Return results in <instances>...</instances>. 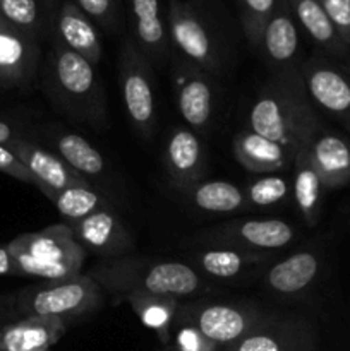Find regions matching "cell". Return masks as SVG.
Returning <instances> with one entry per match:
<instances>
[{
	"instance_id": "obj_35",
	"label": "cell",
	"mask_w": 350,
	"mask_h": 351,
	"mask_svg": "<svg viewBox=\"0 0 350 351\" xmlns=\"http://www.w3.org/2000/svg\"><path fill=\"white\" fill-rule=\"evenodd\" d=\"M0 171L9 175V177L16 178V180L24 182V184L34 185V187L40 191V180H38V178L24 167L23 161H21L9 147L3 146V144H0Z\"/></svg>"
},
{
	"instance_id": "obj_13",
	"label": "cell",
	"mask_w": 350,
	"mask_h": 351,
	"mask_svg": "<svg viewBox=\"0 0 350 351\" xmlns=\"http://www.w3.org/2000/svg\"><path fill=\"white\" fill-rule=\"evenodd\" d=\"M132 27V40L144 57L156 65L167 64L174 55L168 36L167 14L160 0H124Z\"/></svg>"
},
{
	"instance_id": "obj_6",
	"label": "cell",
	"mask_w": 350,
	"mask_h": 351,
	"mask_svg": "<svg viewBox=\"0 0 350 351\" xmlns=\"http://www.w3.org/2000/svg\"><path fill=\"white\" fill-rule=\"evenodd\" d=\"M167 26L174 53L206 74L218 71V38L213 33L201 0H170L167 7Z\"/></svg>"
},
{
	"instance_id": "obj_36",
	"label": "cell",
	"mask_w": 350,
	"mask_h": 351,
	"mask_svg": "<svg viewBox=\"0 0 350 351\" xmlns=\"http://www.w3.org/2000/svg\"><path fill=\"white\" fill-rule=\"evenodd\" d=\"M319 2L342 40L350 48V0H319Z\"/></svg>"
},
{
	"instance_id": "obj_15",
	"label": "cell",
	"mask_w": 350,
	"mask_h": 351,
	"mask_svg": "<svg viewBox=\"0 0 350 351\" xmlns=\"http://www.w3.org/2000/svg\"><path fill=\"white\" fill-rule=\"evenodd\" d=\"M163 167L177 191L185 192L201 182L206 160L198 134L187 127H174L165 139Z\"/></svg>"
},
{
	"instance_id": "obj_42",
	"label": "cell",
	"mask_w": 350,
	"mask_h": 351,
	"mask_svg": "<svg viewBox=\"0 0 350 351\" xmlns=\"http://www.w3.org/2000/svg\"><path fill=\"white\" fill-rule=\"evenodd\" d=\"M0 88H3V86H2V81H0Z\"/></svg>"
},
{
	"instance_id": "obj_24",
	"label": "cell",
	"mask_w": 350,
	"mask_h": 351,
	"mask_svg": "<svg viewBox=\"0 0 350 351\" xmlns=\"http://www.w3.org/2000/svg\"><path fill=\"white\" fill-rule=\"evenodd\" d=\"M295 21L304 27L312 41L323 50V53L335 60L343 62L350 53V48L333 26L331 19L323 9L319 0H288Z\"/></svg>"
},
{
	"instance_id": "obj_41",
	"label": "cell",
	"mask_w": 350,
	"mask_h": 351,
	"mask_svg": "<svg viewBox=\"0 0 350 351\" xmlns=\"http://www.w3.org/2000/svg\"><path fill=\"white\" fill-rule=\"evenodd\" d=\"M161 351H174V348H172L170 345H167V346H163V350H161Z\"/></svg>"
},
{
	"instance_id": "obj_11",
	"label": "cell",
	"mask_w": 350,
	"mask_h": 351,
	"mask_svg": "<svg viewBox=\"0 0 350 351\" xmlns=\"http://www.w3.org/2000/svg\"><path fill=\"white\" fill-rule=\"evenodd\" d=\"M201 239L213 247H235L268 252L290 245L295 239V228L277 218L235 219L208 230Z\"/></svg>"
},
{
	"instance_id": "obj_3",
	"label": "cell",
	"mask_w": 350,
	"mask_h": 351,
	"mask_svg": "<svg viewBox=\"0 0 350 351\" xmlns=\"http://www.w3.org/2000/svg\"><path fill=\"white\" fill-rule=\"evenodd\" d=\"M43 81L48 98L65 115L95 127L106 125V98L95 65L57 40H51Z\"/></svg>"
},
{
	"instance_id": "obj_27",
	"label": "cell",
	"mask_w": 350,
	"mask_h": 351,
	"mask_svg": "<svg viewBox=\"0 0 350 351\" xmlns=\"http://www.w3.org/2000/svg\"><path fill=\"white\" fill-rule=\"evenodd\" d=\"M134 311L146 328L156 332L163 346L170 345L172 328L180 308V300L174 297H156V295H130L122 300Z\"/></svg>"
},
{
	"instance_id": "obj_26",
	"label": "cell",
	"mask_w": 350,
	"mask_h": 351,
	"mask_svg": "<svg viewBox=\"0 0 350 351\" xmlns=\"http://www.w3.org/2000/svg\"><path fill=\"white\" fill-rule=\"evenodd\" d=\"M58 0H0V16L17 29L40 40L51 33Z\"/></svg>"
},
{
	"instance_id": "obj_10",
	"label": "cell",
	"mask_w": 350,
	"mask_h": 351,
	"mask_svg": "<svg viewBox=\"0 0 350 351\" xmlns=\"http://www.w3.org/2000/svg\"><path fill=\"white\" fill-rule=\"evenodd\" d=\"M172 82L177 110L187 129L196 134L208 132L215 110V91L209 74L177 55L172 65Z\"/></svg>"
},
{
	"instance_id": "obj_22",
	"label": "cell",
	"mask_w": 350,
	"mask_h": 351,
	"mask_svg": "<svg viewBox=\"0 0 350 351\" xmlns=\"http://www.w3.org/2000/svg\"><path fill=\"white\" fill-rule=\"evenodd\" d=\"M273 259L270 252L263 250H244L235 247H209L199 250L191 257L192 267L198 273L216 280H232L250 267L261 266Z\"/></svg>"
},
{
	"instance_id": "obj_18",
	"label": "cell",
	"mask_w": 350,
	"mask_h": 351,
	"mask_svg": "<svg viewBox=\"0 0 350 351\" xmlns=\"http://www.w3.org/2000/svg\"><path fill=\"white\" fill-rule=\"evenodd\" d=\"M7 147L40 180V192L43 189L64 191V189L75 187V185H89V182L81 173H78L74 168L69 167L60 156L23 139V137L12 139L7 144Z\"/></svg>"
},
{
	"instance_id": "obj_20",
	"label": "cell",
	"mask_w": 350,
	"mask_h": 351,
	"mask_svg": "<svg viewBox=\"0 0 350 351\" xmlns=\"http://www.w3.org/2000/svg\"><path fill=\"white\" fill-rule=\"evenodd\" d=\"M69 322L57 317H24L0 326V351H41L65 335Z\"/></svg>"
},
{
	"instance_id": "obj_8",
	"label": "cell",
	"mask_w": 350,
	"mask_h": 351,
	"mask_svg": "<svg viewBox=\"0 0 350 351\" xmlns=\"http://www.w3.org/2000/svg\"><path fill=\"white\" fill-rule=\"evenodd\" d=\"M263 317V312L246 304L198 300L180 304L175 321L189 324L220 350H225L242 339Z\"/></svg>"
},
{
	"instance_id": "obj_44",
	"label": "cell",
	"mask_w": 350,
	"mask_h": 351,
	"mask_svg": "<svg viewBox=\"0 0 350 351\" xmlns=\"http://www.w3.org/2000/svg\"><path fill=\"white\" fill-rule=\"evenodd\" d=\"M222 351H223V350H222Z\"/></svg>"
},
{
	"instance_id": "obj_14",
	"label": "cell",
	"mask_w": 350,
	"mask_h": 351,
	"mask_svg": "<svg viewBox=\"0 0 350 351\" xmlns=\"http://www.w3.org/2000/svg\"><path fill=\"white\" fill-rule=\"evenodd\" d=\"M40 60V40L0 16V81L3 88L27 86Z\"/></svg>"
},
{
	"instance_id": "obj_23",
	"label": "cell",
	"mask_w": 350,
	"mask_h": 351,
	"mask_svg": "<svg viewBox=\"0 0 350 351\" xmlns=\"http://www.w3.org/2000/svg\"><path fill=\"white\" fill-rule=\"evenodd\" d=\"M319 256L312 250H301L285 257L266 271L264 285L280 297H295L312 285L319 274Z\"/></svg>"
},
{
	"instance_id": "obj_31",
	"label": "cell",
	"mask_w": 350,
	"mask_h": 351,
	"mask_svg": "<svg viewBox=\"0 0 350 351\" xmlns=\"http://www.w3.org/2000/svg\"><path fill=\"white\" fill-rule=\"evenodd\" d=\"M244 36L254 50L259 48L264 26L273 16L278 0H235Z\"/></svg>"
},
{
	"instance_id": "obj_17",
	"label": "cell",
	"mask_w": 350,
	"mask_h": 351,
	"mask_svg": "<svg viewBox=\"0 0 350 351\" xmlns=\"http://www.w3.org/2000/svg\"><path fill=\"white\" fill-rule=\"evenodd\" d=\"M51 40L84 57L89 64H100L103 55L102 38L96 24L72 0H62L55 12Z\"/></svg>"
},
{
	"instance_id": "obj_32",
	"label": "cell",
	"mask_w": 350,
	"mask_h": 351,
	"mask_svg": "<svg viewBox=\"0 0 350 351\" xmlns=\"http://www.w3.org/2000/svg\"><path fill=\"white\" fill-rule=\"evenodd\" d=\"M292 192V180L287 175L266 173L254 180L246 189V199L249 208H270L283 201Z\"/></svg>"
},
{
	"instance_id": "obj_12",
	"label": "cell",
	"mask_w": 350,
	"mask_h": 351,
	"mask_svg": "<svg viewBox=\"0 0 350 351\" xmlns=\"http://www.w3.org/2000/svg\"><path fill=\"white\" fill-rule=\"evenodd\" d=\"M65 225L72 230L74 239L86 252L95 254L103 261L129 256L136 247L132 233L110 208Z\"/></svg>"
},
{
	"instance_id": "obj_34",
	"label": "cell",
	"mask_w": 350,
	"mask_h": 351,
	"mask_svg": "<svg viewBox=\"0 0 350 351\" xmlns=\"http://www.w3.org/2000/svg\"><path fill=\"white\" fill-rule=\"evenodd\" d=\"M170 346L174 351H222L216 345L199 335L194 328L184 322H174Z\"/></svg>"
},
{
	"instance_id": "obj_40",
	"label": "cell",
	"mask_w": 350,
	"mask_h": 351,
	"mask_svg": "<svg viewBox=\"0 0 350 351\" xmlns=\"http://www.w3.org/2000/svg\"><path fill=\"white\" fill-rule=\"evenodd\" d=\"M343 65H345V71L349 72V75H350V53H349V57H347L345 60H343Z\"/></svg>"
},
{
	"instance_id": "obj_43",
	"label": "cell",
	"mask_w": 350,
	"mask_h": 351,
	"mask_svg": "<svg viewBox=\"0 0 350 351\" xmlns=\"http://www.w3.org/2000/svg\"><path fill=\"white\" fill-rule=\"evenodd\" d=\"M41 351H48V350H41Z\"/></svg>"
},
{
	"instance_id": "obj_2",
	"label": "cell",
	"mask_w": 350,
	"mask_h": 351,
	"mask_svg": "<svg viewBox=\"0 0 350 351\" xmlns=\"http://www.w3.org/2000/svg\"><path fill=\"white\" fill-rule=\"evenodd\" d=\"M88 274L103 293L108 295L112 305L122 304L130 295H156L180 300L205 288L201 274L189 264L143 256L102 261Z\"/></svg>"
},
{
	"instance_id": "obj_39",
	"label": "cell",
	"mask_w": 350,
	"mask_h": 351,
	"mask_svg": "<svg viewBox=\"0 0 350 351\" xmlns=\"http://www.w3.org/2000/svg\"><path fill=\"white\" fill-rule=\"evenodd\" d=\"M16 137H19L16 134V130H14L7 122L0 120V144L7 146V144H9L12 139H16Z\"/></svg>"
},
{
	"instance_id": "obj_16",
	"label": "cell",
	"mask_w": 350,
	"mask_h": 351,
	"mask_svg": "<svg viewBox=\"0 0 350 351\" xmlns=\"http://www.w3.org/2000/svg\"><path fill=\"white\" fill-rule=\"evenodd\" d=\"M257 51H261L273 74L299 67L295 64L299 51V29L288 0H278L273 16L261 34Z\"/></svg>"
},
{
	"instance_id": "obj_30",
	"label": "cell",
	"mask_w": 350,
	"mask_h": 351,
	"mask_svg": "<svg viewBox=\"0 0 350 351\" xmlns=\"http://www.w3.org/2000/svg\"><path fill=\"white\" fill-rule=\"evenodd\" d=\"M41 194L54 202L65 223L79 221V219L86 218V216L93 215L100 209L108 208L102 201V197L93 191L91 185H75V187H67L64 191L43 189Z\"/></svg>"
},
{
	"instance_id": "obj_21",
	"label": "cell",
	"mask_w": 350,
	"mask_h": 351,
	"mask_svg": "<svg viewBox=\"0 0 350 351\" xmlns=\"http://www.w3.org/2000/svg\"><path fill=\"white\" fill-rule=\"evenodd\" d=\"M311 160L326 191L350 182V139L335 132L319 130L309 144Z\"/></svg>"
},
{
	"instance_id": "obj_37",
	"label": "cell",
	"mask_w": 350,
	"mask_h": 351,
	"mask_svg": "<svg viewBox=\"0 0 350 351\" xmlns=\"http://www.w3.org/2000/svg\"><path fill=\"white\" fill-rule=\"evenodd\" d=\"M280 351H316V335L309 322L302 321L295 335Z\"/></svg>"
},
{
	"instance_id": "obj_9",
	"label": "cell",
	"mask_w": 350,
	"mask_h": 351,
	"mask_svg": "<svg viewBox=\"0 0 350 351\" xmlns=\"http://www.w3.org/2000/svg\"><path fill=\"white\" fill-rule=\"evenodd\" d=\"M299 71L312 103L350 134V75L343 62L316 53Z\"/></svg>"
},
{
	"instance_id": "obj_28",
	"label": "cell",
	"mask_w": 350,
	"mask_h": 351,
	"mask_svg": "<svg viewBox=\"0 0 350 351\" xmlns=\"http://www.w3.org/2000/svg\"><path fill=\"white\" fill-rule=\"evenodd\" d=\"M184 194L192 206L206 213H235L249 208L246 191L230 182L201 180Z\"/></svg>"
},
{
	"instance_id": "obj_5",
	"label": "cell",
	"mask_w": 350,
	"mask_h": 351,
	"mask_svg": "<svg viewBox=\"0 0 350 351\" xmlns=\"http://www.w3.org/2000/svg\"><path fill=\"white\" fill-rule=\"evenodd\" d=\"M103 290L89 274L67 280L45 281L10 295L5 304L16 315L24 317H57L71 324L89 315L103 305Z\"/></svg>"
},
{
	"instance_id": "obj_29",
	"label": "cell",
	"mask_w": 350,
	"mask_h": 351,
	"mask_svg": "<svg viewBox=\"0 0 350 351\" xmlns=\"http://www.w3.org/2000/svg\"><path fill=\"white\" fill-rule=\"evenodd\" d=\"M57 156L82 177H98L105 171V160L95 146L74 132H58L54 136Z\"/></svg>"
},
{
	"instance_id": "obj_25",
	"label": "cell",
	"mask_w": 350,
	"mask_h": 351,
	"mask_svg": "<svg viewBox=\"0 0 350 351\" xmlns=\"http://www.w3.org/2000/svg\"><path fill=\"white\" fill-rule=\"evenodd\" d=\"M311 141L302 144L299 153L295 154L294 165H292V168H294L292 194H294L295 204H297V209L305 225L316 226L319 221V216H321V199L326 189L311 160V153H309Z\"/></svg>"
},
{
	"instance_id": "obj_38",
	"label": "cell",
	"mask_w": 350,
	"mask_h": 351,
	"mask_svg": "<svg viewBox=\"0 0 350 351\" xmlns=\"http://www.w3.org/2000/svg\"><path fill=\"white\" fill-rule=\"evenodd\" d=\"M0 276H19V269L7 245L0 247Z\"/></svg>"
},
{
	"instance_id": "obj_4",
	"label": "cell",
	"mask_w": 350,
	"mask_h": 351,
	"mask_svg": "<svg viewBox=\"0 0 350 351\" xmlns=\"http://www.w3.org/2000/svg\"><path fill=\"white\" fill-rule=\"evenodd\" d=\"M7 249L16 261L19 276H34L45 281L67 280L81 274L88 254L65 223L19 235L7 243Z\"/></svg>"
},
{
	"instance_id": "obj_19",
	"label": "cell",
	"mask_w": 350,
	"mask_h": 351,
	"mask_svg": "<svg viewBox=\"0 0 350 351\" xmlns=\"http://www.w3.org/2000/svg\"><path fill=\"white\" fill-rule=\"evenodd\" d=\"M232 149L240 167L261 175L288 170L295 160V153H292L288 147L273 143L250 129H244L235 134Z\"/></svg>"
},
{
	"instance_id": "obj_7",
	"label": "cell",
	"mask_w": 350,
	"mask_h": 351,
	"mask_svg": "<svg viewBox=\"0 0 350 351\" xmlns=\"http://www.w3.org/2000/svg\"><path fill=\"white\" fill-rule=\"evenodd\" d=\"M119 77L130 125L143 139H151L156 129L154 71L132 38H126L119 51Z\"/></svg>"
},
{
	"instance_id": "obj_1",
	"label": "cell",
	"mask_w": 350,
	"mask_h": 351,
	"mask_svg": "<svg viewBox=\"0 0 350 351\" xmlns=\"http://www.w3.org/2000/svg\"><path fill=\"white\" fill-rule=\"evenodd\" d=\"M312 105L299 67L278 72L250 106L247 129L297 154L302 144L321 130Z\"/></svg>"
},
{
	"instance_id": "obj_33",
	"label": "cell",
	"mask_w": 350,
	"mask_h": 351,
	"mask_svg": "<svg viewBox=\"0 0 350 351\" xmlns=\"http://www.w3.org/2000/svg\"><path fill=\"white\" fill-rule=\"evenodd\" d=\"M93 23L96 27L103 31L119 29L122 21V0H72Z\"/></svg>"
}]
</instances>
